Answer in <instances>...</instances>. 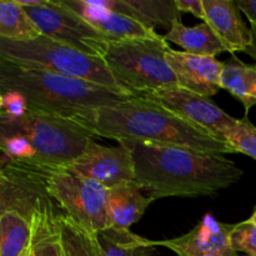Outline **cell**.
I'll return each mask as SVG.
<instances>
[{
	"label": "cell",
	"instance_id": "3",
	"mask_svg": "<svg viewBox=\"0 0 256 256\" xmlns=\"http://www.w3.org/2000/svg\"><path fill=\"white\" fill-rule=\"evenodd\" d=\"M18 92L30 112L80 119L99 108L135 98L85 80L28 69L0 59V92Z\"/></svg>",
	"mask_w": 256,
	"mask_h": 256
},
{
	"label": "cell",
	"instance_id": "12",
	"mask_svg": "<svg viewBox=\"0 0 256 256\" xmlns=\"http://www.w3.org/2000/svg\"><path fill=\"white\" fill-rule=\"evenodd\" d=\"M232 226L206 214L186 234L175 239L152 242V244L168 248L178 256H236L230 242Z\"/></svg>",
	"mask_w": 256,
	"mask_h": 256
},
{
	"label": "cell",
	"instance_id": "16",
	"mask_svg": "<svg viewBox=\"0 0 256 256\" xmlns=\"http://www.w3.org/2000/svg\"><path fill=\"white\" fill-rule=\"evenodd\" d=\"M154 200L142 194V188L135 180L116 185L108 190L106 212L109 228L130 230L139 222Z\"/></svg>",
	"mask_w": 256,
	"mask_h": 256
},
{
	"label": "cell",
	"instance_id": "11",
	"mask_svg": "<svg viewBox=\"0 0 256 256\" xmlns=\"http://www.w3.org/2000/svg\"><path fill=\"white\" fill-rule=\"evenodd\" d=\"M70 169L86 179L99 182L108 190L135 180L132 152L129 144L124 142L116 146H104L94 140L72 162Z\"/></svg>",
	"mask_w": 256,
	"mask_h": 256
},
{
	"label": "cell",
	"instance_id": "31",
	"mask_svg": "<svg viewBox=\"0 0 256 256\" xmlns=\"http://www.w3.org/2000/svg\"><path fill=\"white\" fill-rule=\"evenodd\" d=\"M20 256H32V252H30V245L24 250V252H22Z\"/></svg>",
	"mask_w": 256,
	"mask_h": 256
},
{
	"label": "cell",
	"instance_id": "25",
	"mask_svg": "<svg viewBox=\"0 0 256 256\" xmlns=\"http://www.w3.org/2000/svg\"><path fill=\"white\" fill-rule=\"evenodd\" d=\"M230 242L235 252H242L249 256H256V225L249 220L234 224L230 232Z\"/></svg>",
	"mask_w": 256,
	"mask_h": 256
},
{
	"label": "cell",
	"instance_id": "2",
	"mask_svg": "<svg viewBox=\"0 0 256 256\" xmlns=\"http://www.w3.org/2000/svg\"><path fill=\"white\" fill-rule=\"evenodd\" d=\"M95 136L118 142H150L212 155L235 154L228 142L189 124L158 102L135 96L80 118Z\"/></svg>",
	"mask_w": 256,
	"mask_h": 256
},
{
	"label": "cell",
	"instance_id": "22",
	"mask_svg": "<svg viewBox=\"0 0 256 256\" xmlns=\"http://www.w3.org/2000/svg\"><path fill=\"white\" fill-rule=\"evenodd\" d=\"M40 35L36 25L18 0L0 2V39L29 42Z\"/></svg>",
	"mask_w": 256,
	"mask_h": 256
},
{
	"label": "cell",
	"instance_id": "6",
	"mask_svg": "<svg viewBox=\"0 0 256 256\" xmlns=\"http://www.w3.org/2000/svg\"><path fill=\"white\" fill-rule=\"evenodd\" d=\"M0 59L28 69L85 80L122 94L138 96L118 82L102 58L84 54L44 35L29 42L0 39Z\"/></svg>",
	"mask_w": 256,
	"mask_h": 256
},
{
	"label": "cell",
	"instance_id": "26",
	"mask_svg": "<svg viewBox=\"0 0 256 256\" xmlns=\"http://www.w3.org/2000/svg\"><path fill=\"white\" fill-rule=\"evenodd\" d=\"M28 102L18 92H0V114L20 118L28 112Z\"/></svg>",
	"mask_w": 256,
	"mask_h": 256
},
{
	"label": "cell",
	"instance_id": "20",
	"mask_svg": "<svg viewBox=\"0 0 256 256\" xmlns=\"http://www.w3.org/2000/svg\"><path fill=\"white\" fill-rule=\"evenodd\" d=\"M222 89L226 90L245 108V116L256 105V64L248 65L232 55L222 72Z\"/></svg>",
	"mask_w": 256,
	"mask_h": 256
},
{
	"label": "cell",
	"instance_id": "30",
	"mask_svg": "<svg viewBox=\"0 0 256 256\" xmlns=\"http://www.w3.org/2000/svg\"><path fill=\"white\" fill-rule=\"evenodd\" d=\"M248 220H249L250 222H252V224H255V225H256V209H255V212H252V216H250L249 219H248Z\"/></svg>",
	"mask_w": 256,
	"mask_h": 256
},
{
	"label": "cell",
	"instance_id": "27",
	"mask_svg": "<svg viewBox=\"0 0 256 256\" xmlns=\"http://www.w3.org/2000/svg\"><path fill=\"white\" fill-rule=\"evenodd\" d=\"M175 2H176V6L180 12H192L194 16L199 18V19H205L202 0H175Z\"/></svg>",
	"mask_w": 256,
	"mask_h": 256
},
{
	"label": "cell",
	"instance_id": "1",
	"mask_svg": "<svg viewBox=\"0 0 256 256\" xmlns=\"http://www.w3.org/2000/svg\"><path fill=\"white\" fill-rule=\"evenodd\" d=\"M135 182L152 200L168 196H208L239 182L242 170L224 155L150 142H128Z\"/></svg>",
	"mask_w": 256,
	"mask_h": 256
},
{
	"label": "cell",
	"instance_id": "14",
	"mask_svg": "<svg viewBox=\"0 0 256 256\" xmlns=\"http://www.w3.org/2000/svg\"><path fill=\"white\" fill-rule=\"evenodd\" d=\"M62 4L79 14L92 26L109 38L112 42H119L134 38H145L155 34L154 29L144 26L132 18L108 9L99 2L90 0H62Z\"/></svg>",
	"mask_w": 256,
	"mask_h": 256
},
{
	"label": "cell",
	"instance_id": "19",
	"mask_svg": "<svg viewBox=\"0 0 256 256\" xmlns=\"http://www.w3.org/2000/svg\"><path fill=\"white\" fill-rule=\"evenodd\" d=\"M60 212L54 204L35 214L30 238L32 256H65L58 222Z\"/></svg>",
	"mask_w": 256,
	"mask_h": 256
},
{
	"label": "cell",
	"instance_id": "28",
	"mask_svg": "<svg viewBox=\"0 0 256 256\" xmlns=\"http://www.w3.org/2000/svg\"><path fill=\"white\" fill-rule=\"evenodd\" d=\"M236 4L250 24L256 25V0H236Z\"/></svg>",
	"mask_w": 256,
	"mask_h": 256
},
{
	"label": "cell",
	"instance_id": "23",
	"mask_svg": "<svg viewBox=\"0 0 256 256\" xmlns=\"http://www.w3.org/2000/svg\"><path fill=\"white\" fill-rule=\"evenodd\" d=\"M58 222L65 256H102L96 234L88 232L62 212Z\"/></svg>",
	"mask_w": 256,
	"mask_h": 256
},
{
	"label": "cell",
	"instance_id": "8",
	"mask_svg": "<svg viewBox=\"0 0 256 256\" xmlns=\"http://www.w3.org/2000/svg\"><path fill=\"white\" fill-rule=\"evenodd\" d=\"M48 192L64 214L92 234L109 228L106 212L108 189L82 176L70 168L50 169Z\"/></svg>",
	"mask_w": 256,
	"mask_h": 256
},
{
	"label": "cell",
	"instance_id": "18",
	"mask_svg": "<svg viewBox=\"0 0 256 256\" xmlns=\"http://www.w3.org/2000/svg\"><path fill=\"white\" fill-rule=\"evenodd\" d=\"M164 36L168 42L179 45L185 52L192 55L216 56L222 52H229L212 28L204 22L195 26H186L182 24V19L174 20Z\"/></svg>",
	"mask_w": 256,
	"mask_h": 256
},
{
	"label": "cell",
	"instance_id": "13",
	"mask_svg": "<svg viewBox=\"0 0 256 256\" xmlns=\"http://www.w3.org/2000/svg\"><path fill=\"white\" fill-rule=\"evenodd\" d=\"M166 60L182 89L212 98L222 89V72L224 62L216 56H202L172 49L166 52Z\"/></svg>",
	"mask_w": 256,
	"mask_h": 256
},
{
	"label": "cell",
	"instance_id": "32",
	"mask_svg": "<svg viewBox=\"0 0 256 256\" xmlns=\"http://www.w3.org/2000/svg\"><path fill=\"white\" fill-rule=\"evenodd\" d=\"M244 256H249V255H244Z\"/></svg>",
	"mask_w": 256,
	"mask_h": 256
},
{
	"label": "cell",
	"instance_id": "4",
	"mask_svg": "<svg viewBox=\"0 0 256 256\" xmlns=\"http://www.w3.org/2000/svg\"><path fill=\"white\" fill-rule=\"evenodd\" d=\"M50 168L2 158L0 256H20L30 245L35 214L56 202L48 192Z\"/></svg>",
	"mask_w": 256,
	"mask_h": 256
},
{
	"label": "cell",
	"instance_id": "10",
	"mask_svg": "<svg viewBox=\"0 0 256 256\" xmlns=\"http://www.w3.org/2000/svg\"><path fill=\"white\" fill-rule=\"evenodd\" d=\"M142 96L158 102L176 116L222 142H225V134L238 122V119L220 109L210 98L202 96L180 86L160 89Z\"/></svg>",
	"mask_w": 256,
	"mask_h": 256
},
{
	"label": "cell",
	"instance_id": "5",
	"mask_svg": "<svg viewBox=\"0 0 256 256\" xmlns=\"http://www.w3.org/2000/svg\"><path fill=\"white\" fill-rule=\"evenodd\" d=\"M0 134L24 135L35 150L32 164L50 169L72 166L96 138L78 119L30 110L20 118L0 114Z\"/></svg>",
	"mask_w": 256,
	"mask_h": 256
},
{
	"label": "cell",
	"instance_id": "24",
	"mask_svg": "<svg viewBox=\"0 0 256 256\" xmlns=\"http://www.w3.org/2000/svg\"><path fill=\"white\" fill-rule=\"evenodd\" d=\"M225 142L236 152L248 155L256 160V126L244 116L225 134Z\"/></svg>",
	"mask_w": 256,
	"mask_h": 256
},
{
	"label": "cell",
	"instance_id": "17",
	"mask_svg": "<svg viewBox=\"0 0 256 256\" xmlns=\"http://www.w3.org/2000/svg\"><path fill=\"white\" fill-rule=\"evenodd\" d=\"M104 6L132 18L144 26L172 28L174 20L182 19L175 0H100Z\"/></svg>",
	"mask_w": 256,
	"mask_h": 256
},
{
	"label": "cell",
	"instance_id": "29",
	"mask_svg": "<svg viewBox=\"0 0 256 256\" xmlns=\"http://www.w3.org/2000/svg\"><path fill=\"white\" fill-rule=\"evenodd\" d=\"M250 30H252V44H250V46H248L246 49L244 50V52L249 55V56H252L254 60H256V25H252V26H250Z\"/></svg>",
	"mask_w": 256,
	"mask_h": 256
},
{
	"label": "cell",
	"instance_id": "9",
	"mask_svg": "<svg viewBox=\"0 0 256 256\" xmlns=\"http://www.w3.org/2000/svg\"><path fill=\"white\" fill-rule=\"evenodd\" d=\"M40 34L92 56L102 58L112 40L95 29L62 2L18 0Z\"/></svg>",
	"mask_w": 256,
	"mask_h": 256
},
{
	"label": "cell",
	"instance_id": "7",
	"mask_svg": "<svg viewBox=\"0 0 256 256\" xmlns=\"http://www.w3.org/2000/svg\"><path fill=\"white\" fill-rule=\"evenodd\" d=\"M172 49L164 35L112 42L102 60L122 88L142 96L148 92L179 86L166 60Z\"/></svg>",
	"mask_w": 256,
	"mask_h": 256
},
{
	"label": "cell",
	"instance_id": "21",
	"mask_svg": "<svg viewBox=\"0 0 256 256\" xmlns=\"http://www.w3.org/2000/svg\"><path fill=\"white\" fill-rule=\"evenodd\" d=\"M98 236L102 256H152V240L134 234L130 230L108 228Z\"/></svg>",
	"mask_w": 256,
	"mask_h": 256
},
{
	"label": "cell",
	"instance_id": "15",
	"mask_svg": "<svg viewBox=\"0 0 256 256\" xmlns=\"http://www.w3.org/2000/svg\"><path fill=\"white\" fill-rule=\"evenodd\" d=\"M205 19L218 35L228 52L234 54L250 46L252 35L250 28L242 20L236 2L232 0H202Z\"/></svg>",
	"mask_w": 256,
	"mask_h": 256
}]
</instances>
